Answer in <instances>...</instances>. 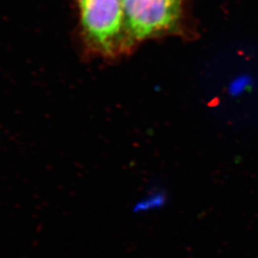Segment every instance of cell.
<instances>
[{
  "label": "cell",
  "instance_id": "obj_2",
  "mask_svg": "<svg viewBox=\"0 0 258 258\" xmlns=\"http://www.w3.org/2000/svg\"><path fill=\"white\" fill-rule=\"evenodd\" d=\"M84 34L100 52L110 54L124 42L122 0H79Z\"/></svg>",
  "mask_w": 258,
  "mask_h": 258
},
{
  "label": "cell",
  "instance_id": "obj_1",
  "mask_svg": "<svg viewBox=\"0 0 258 258\" xmlns=\"http://www.w3.org/2000/svg\"><path fill=\"white\" fill-rule=\"evenodd\" d=\"M126 45L175 27L181 0H122Z\"/></svg>",
  "mask_w": 258,
  "mask_h": 258
}]
</instances>
